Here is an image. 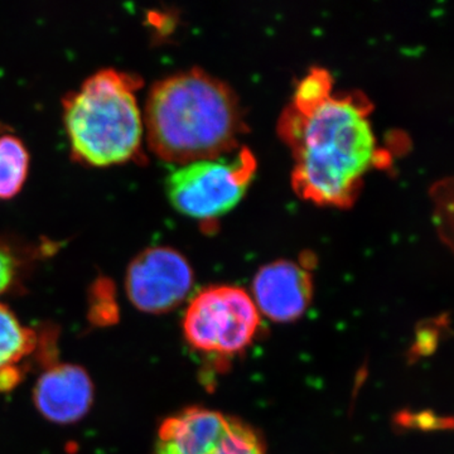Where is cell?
I'll list each match as a JSON object with an SVG mask.
<instances>
[{
	"instance_id": "obj_1",
	"label": "cell",
	"mask_w": 454,
	"mask_h": 454,
	"mask_svg": "<svg viewBox=\"0 0 454 454\" xmlns=\"http://www.w3.org/2000/svg\"><path fill=\"white\" fill-rule=\"evenodd\" d=\"M280 131L294 155L295 192L319 205H351L379 155L364 101L330 92L316 103H292Z\"/></svg>"
},
{
	"instance_id": "obj_2",
	"label": "cell",
	"mask_w": 454,
	"mask_h": 454,
	"mask_svg": "<svg viewBox=\"0 0 454 454\" xmlns=\"http://www.w3.org/2000/svg\"><path fill=\"white\" fill-rule=\"evenodd\" d=\"M143 121L153 153L179 166L229 153L243 129L231 90L196 70L155 83Z\"/></svg>"
},
{
	"instance_id": "obj_3",
	"label": "cell",
	"mask_w": 454,
	"mask_h": 454,
	"mask_svg": "<svg viewBox=\"0 0 454 454\" xmlns=\"http://www.w3.org/2000/svg\"><path fill=\"white\" fill-rule=\"evenodd\" d=\"M139 88V77L107 68L91 74L66 98L65 127L77 160L106 167L139 154L145 137Z\"/></svg>"
},
{
	"instance_id": "obj_4",
	"label": "cell",
	"mask_w": 454,
	"mask_h": 454,
	"mask_svg": "<svg viewBox=\"0 0 454 454\" xmlns=\"http://www.w3.org/2000/svg\"><path fill=\"white\" fill-rule=\"evenodd\" d=\"M255 172L249 151L234 158L182 164L167 179V195L176 210L197 220L215 219L241 201Z\"/></svg>"
},
{
	"instance_id": "obj_5",
	"label": "cell",
	"mask_w": 454,
	"mask_h": 454,
	"mask_svg": "<svg viewBox=\"0 0 454 454\" xmlns=\"http://www.w3.org/2000/svg\"><path fill=\"white\" fill-rule=\"evenodd\" d=\"M260 324L253 298L236 286L205 289L191 301L184 333L193 348L205 354L234 355L253 342Z\"/></svg>"
},
{
	"instance_id": "obj_6",
	"label": "cell",
	"mask_w": 454,
	"mask_h": 454,
	"mask_svg": "<svg viewBox=\"0 0 454 454\" xmlns=\"http://www.w3.org/2000/svg\"><path fill=\"white\" fill-rule=\"evenodd\" d=\"M155 454H267L258 433L234 417L188 408L164 420Z\"/></svg>"
},
{
	"instance_id": "obj_7",
	"label": "cell",
	"mask_w": 454,
	"mask_h": 454,
	"mask_svg": "<svg viewBox=\"0 0 454 454\" xmlns=\"http://www.w3.org/2000/svg\"><path fill=\"white\" fill-rule=\"evenodd\" d=\"M193 286L190 262L172 247H149L128 268L125 289L133 306L145 313H166L186 300Z\"/></svg>"
},
{
	"instance_id": "obj_8",
	"label": "cell",
	"mask_w": 454,
	"mask_h": 454,
	"mask_svg": "<svg viewBox=\"0 0 454 454\" xmlns=\"http://www.w3.org/2000/svg\"><path fill=\"white\" fill-rule=\"evenodd\" d=\"M254 303L271 321L286 324L300 318L313 295L312 277L292 262L265 265L254 278Z\"/></svg>"
},
{
	"instance_id": "obj_9",
	"label": "cell",
	"mask_w": 454,
	"mask_h": 454,
	"mask_svg": "<svg viewBox=\"0 0 454 454\" xmlns=\"http://www.w3.org/2000/svg\"><path fill=\"white\" fill-rule=\"evenodd\" d=\"M94 399L89 373L77 365L59 364L42 373L33 391L40 413L51 422L71 424L88 414Z\"/></svg>"
},
{
	"instance_id": "obj_10",
	"label": "cell",
	"mask_w": 454,
	"mask_h": 454,
	"mask_svg": "<svg viewBox=\"0 0 454 454\" xmlns=\"http://www.w3.org/2000/svg\"><path fill=\"white\" fill-rule=\"evenodd\" d=\"M35 346V333L20 324L8 307L0 304V373L13 370Z\"/></svg>"
},
{
	"instance_id": "obj_11",
	"label": "cell",
	"mask_w": 454,
	"mask_h": 454,
	"mask_svg": "<svg viewBox=\"0 0 454 454\" xmlns=\"http://www.w3.org/2000/svg\"><path fill=\"white\" fill-rule=\"evenodd\" d=\"M29 170V154L22 140L14 136L0 137V200L17 195Z\"/></svg>"
},
{
	"instance_id": "obj_12",
	"label": "cell",
	"mask_w": 454,
	"mask_h": 454,
	"mask_svg": "<svg viewBox=\"0 0 454 454\" xmlns=\"http://www.w3.org/2000/svg\"><path fill=\"white\" fill-rule=\"evenodd\" d=\"M16 260L5 247H0V295L7 292L16 277Z\"/></svg>"
}]
</instances>
